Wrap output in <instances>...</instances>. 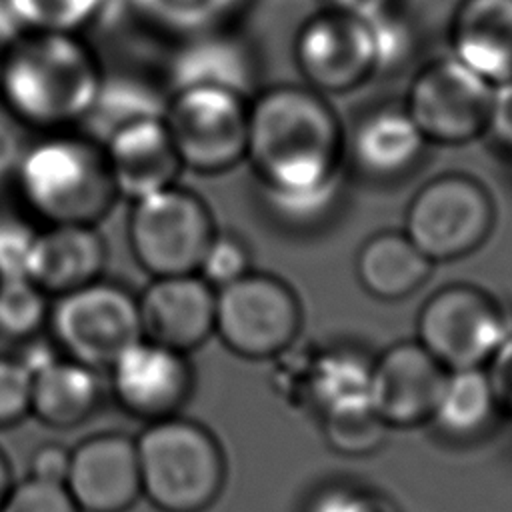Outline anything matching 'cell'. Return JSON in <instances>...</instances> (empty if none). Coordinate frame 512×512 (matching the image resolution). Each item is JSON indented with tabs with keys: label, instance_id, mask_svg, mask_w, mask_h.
Returning <instances> with one entry per match:
<instances>
[{
	"label": "cell",
	"instance_id": "1",
	"mask_svg": "<svg viewBox=\"0 0 512 512\" xmlns=\"http://www.w3.org/2000/svg\"><path fill=\"white\" fill-rule=\"evenodd\" d=\"M344 152V128L324 94L276 84L250 98L246 162L278 216L300 224L326 214L340 192Z\"/></svg>",
	"mask_w": 512,
	"mask_h": 512
},
{
	"label": "cell",
	"instance_id": "2",
	"mask_svg": "<svg viewBox=\"0 0 512 512\" xmlns=\"http://www.w3.org/2000/svg\"><path fill=\"white\" fill-rule=\"evenodd\" d=\"M104 74L82 34L20 30L0 48V104L32 134L82 128Z\"/></svg>",
	"mask_w": 512,
	"mask_h": 512
},
{
	"label": "cell",
	"instance_id": "3",
	"mask_svg": "<svg viewBox=\"0 0 512 512\" xmlns=\"http://www.w3.org/2000/svg\"><path fill=\"white\" fill-rule=\"evenodd\" d=\"M12 180L28 214L44 226H98L120 200L102 142L80 128L30 138Z\"/></svg>",
	"mask_w": 512,
	"mask_h": 512
},
{
	"label": "cell",
	"instance_id": "4",
	"mask_svg": "<svg viewBox=\"0 0 512 512\" xmlns=\"http://www.w3.org/2000/svg\"><path fill=\"white\" fill-rule=\"evenodd\" d=\"M134 440L142 496L160 512H204L222 494L224 450L200 422L176 414L148 422Z\"/></svg>",
	"mask_w": 512,
	"mask_h": 512
},
{
	"label": "cell",
	"instance_id": "5",
	"mask_svg": "<svg viewBox=\"0 0 512 512\" xmlns=\"http://www.w3.org/2000/svg\"><path fill=\"white\" fill-rule=\"evenodd\" d=\"M46 332L60 354L104 374L144 338L138 292L102 276L52 298Z\"/></svg>",
	"mask_w": 512,
	"mask_h": 512
},
{
	"label": "cell",
	"instance_id": "6",
	"mask_svg": "<svg viewBox=\"0 0 512 512\" xmlns=\"http://www.w3.org/2000/svg\"><path fill=\"white\" fill-rule=\"evenodd\" d=\"M496 224L488 188L470 174L428 180L408 202L404 234L432 262H452L480 250Z\"/></svg>",
	"mask_w": 512,
	"mask_h": 512
},
{
	"label": "cell",
	"instance_id": "7",
	"mask_svg": "<svg viewBox=\"0 0 512 512\" xmlns=\"http://www.w3.org/2000/svg\"><path fill=\"white\" fill-rule=\"evenodd\" d=\"M216 232L208 204L180 184L130 204L128 246L150 278L198 274Z\"/></svg>",
	"mask_w": 512,
	"mask_h": 512
},
{
	"label": "cell",
	"instance_id": "8",
	"mask_svg": "<svg viewBox=\"0 0 512 512\" xmlns=\"http://www.w3.org/2000/svg\"><path fill=\"white\" fill-rule=\"evenodd\" d=\"M250 98L210 86L170 90L162 120L184 170L214 176L246 160Z\"/></svg>",
	"mask_w": 512,
	"mask_h": 512
},
{
	"label": "cell",
	"instance_id": "9",
	"mask_svg": "<svg viewBox=\"0 0 512 512\" xmlns=\"http://www.w3.org/2000/svg\"><path fill=\"white\" fill-rule=\"evenodd\" d=\"M300 328V300L274 274L250 270L216 290L214 334L240 358H278L294 346Z\"/></svg>",
	"mask_w": 512,
	"mask_h": 512
},
{
	"label": "cell",
	"instance_id": "10",
	"mask_svg": "<svg viewBox=\"0 0 512 512\" xmlns=\"http://www.w3.org/2000/svg\"><path fill=\"white\" fill-rule=\"evenodd\" d=\"M512 332L500 302L474 284H448L424 300L416 340L446 368H484Z\"/></svg>",
	"mask_w": 512,
	"mask_h": 512
},
{
	"label": "cell",
	"instance_id": "11",
	"mask_svg": "<svg viewBox=\"0 0 512 512\" xmlns=\"http://www.w3.org/2000/svg\"><path fill=\"white\" fill-rule=\"evenodd\" d=\"M494 86L456 58L422 66L402 104L428 144L462 146L486 136Z\"/></svg>",
	"mask_w": 512,
	"mask_h": 512
},
{
	"label": "cell",
	"instance_id": "12",
	"mask_svg": "<svg viewBox=\"0 0 512 512\" xmlns=\"http://www.w3.org/2000/svg\"><path fill=\"white\" fill-rule=\"evenodd\" d=\"M304 84L320 94H348L378 74L368 20L328 10L306 20L294 40Z\"/></svg>",
	"mask_w": 512,
	"mask_h": 512
},
{
	"label": "cell",
	"instance_id": "13",
	"mask_svg": "<svg viewBox=\"0 0 512 512\" xmlns=\"http://www.w3.org/2000/svg\"><path fill=\"white\" fill-rule=\"evenodd\" d=\"M104 374L116 404L146 424L180 414L194 388L188 354L146 338L130 346Z\"/></svg>",
	"mask_w": 512,
	"mask_h": 512
},
{
	"label": "cell",
	"instance_id": "14",
	"mask_svg": "<svg viewBox=\"0 0 512 512\" xmlns=\"http://www.w3.org/2000/svg\"><path fill=\"white\" fill-rule=\"evenodd\" d=\"M448 370L418 342L402 340L370 362L368 398L388 428L430 422Z\"/></svg>",
	"mask_w": 512,
	"mask_h": 512
},
{
	"label": "cell",
	"instance_id": "15",
	"mask_svg": "<svg viewBox=\"0 0 512 512\" xmlns=\"http://www.w3.org/2000/svg\"><path fill=\"white\" fill-rule=\"evenodd\" d=\"M66 490L82 512H126L142 496L136 440L100 432L70 448Z\"/></svg>",
	"mask_w": 512,
	"mask_h": 512
},
{
	"label": "cell",
	"instance_id": "16",
	"mask_svg": "<svg viewBox=\"0 0 512 512\" xmlns=\"http://www.w3.org/2000/svg\"><path fill=\"white\" fill-rule=\"evenodd\" d=\"M142 336L190 354L214 334L216 290L198 274L152 278L138 292Z\"/></svg>",
	"mask_w": 512,
	"mask_h": 512
},
{
	"label": "cell",
	"instance_id": "17",
	"mask_svg": "<svg viewBox=\"0 0 512 512\" xmlns=\"http://www.w3.org/2000/svg\"><path fill=\"white\" fill-rule=\"evenodd\" d=\"M26 344L30 350L20 358L32 370L30 416L58 430L90 420L106 392L102 372L60 354L50 338L44 348L34 346V340Z\"/></svg>",
	"mask_w": 512,
	"mask_h": 512
},
{
	"label": "cell",
	"instance_id": "18",
	"mask_svg": "<svg viewBox=\"0 0 512 512\" xmlns=\"http://www.w3.org/2000/svg\"><path fill=\"white\" fill-rule=\"evenodd\" d=\"M100 142L120 200L132 204L178 184L184 168L162 116L126 122Z\"/></svg>",
	"mask_w": 512,
	"mask_h": 512
},
{
	"label": "cell",
	"instance_id": "19",
	"mask_svg": "<svg viewBox=\"0 0 512 512\" xmlns=\"http://www.w3.org/2000/svg\"><path fill=\"white\" fill-rule=\"evenodd\" d=\"M108 246L98 226L46 224L36 230L26 276L50 298L104 276Z\"/></svg>",
	"mask_w": 512,
	"mask_h": 512
},
{
	"label": "cell",
	"instance_id": "20",
	"mask_svg": "<svg viewBox=\"0 0 512 512\" xmlns=\"http://www.w3.org/2000/svg\"><path fill=\"white\" fill-rule=\"evenodd\" d=\"M448 44L452 58L492 86L512 80V0H462Z\"/></svg>",
	"mask_w": 512,
	"mask_h": 512
},
{
	"label": "cell",
	"instance_id": "21",
	"mask_svg": "<svg viewBox=\"0 0 512 512\" xmlns=\"http://www.w3.org/2000/svg\"><path fill=\"white\" fill-rule=\"evenodd\" d=\"M166 74L170 90L210 86L246 98L254 96L258 76L256 60L248 44L228 34L224 28L178 42Z\"/></svg>",
	"mask_w": 512,
	"mask_h": 512
},
{
	"label": "cell",
	"instance_id": "22",
	"mask_svg": "<svg viewBox=\"0 0 512 512\" xmlns=\"http://www.w3.org/2000/svg\"><path fill=\"white\" fill-rule=\"evenodd\" d=\"M426 144L404 106L386 104L368 110L354 124L346 150L362 174L394 180L414 170Z\"/></svg>",
	"mask_w": 512,
	"mask_h": 512
},
{
	"label": "cell",
	"instance_id": "23",
	"mask_svg": "<svg viewBox=\"0 0 512 512\" xmlns=\"http://www.w3.org/2000/svg\"><path fill=\"white\" fill-rule=\"evenodd\" d=\"M354 270L364 292L394 302L418 292L430 278L434 264L404 230H384L360 246Z\"/></svg>",
	"mask_w": 512,
	"mask_h": 512
},
{
	"label": "cell",
	"instance_id": "24",
	"mask_svg": "<svg viewBox=\"0 0 512 512\" xmlns=\"http://www.w3.org/2000/svg\"><path fill=\"white\" fill-rule=\"evenodd\" d=\"M370 362L350 350H328L304 364L300 378H292L290 396L316 416L324 410L368 396Z\"/></svg>",
	"mask_w": 512,
	"mask_h": 512
},
{
	"label": "cell",
	"instance_id": "25",
	"mask_svg": "<svg viewBox=\"0 0 512 512\" xmlns=\"http://www.w3.org/2000/svg\"><path fill=\"white\" fill-rule=\"evenodd\" d=\"M498 406L484 368L448 370L430 422L452 440L478 436L496 416Z\"/></svg>",
	"mask_w": 512,
	"mask_h": 512
},
{
	"label": "cell",
	"instance_id": "26",
	"mask_svg": "<svg viewBox=\"0 0 512 512\" xmlns=\"http://www.w3.org/2000/svg\"><path fill=\"white\" fill-rule=\"evenodd\" d=\"M244 0H126L130 14L150 32L176 44L222 30Z\"/></svg>",
	"mask_w": 512,
	"mask_h": 512
},
{
	"label": "cell",
	"instance_id": "27",
	"mask_svg": "<svg viewBox=\"0 0 512 512\" xmlns=\"http://www.w3.org/2000/svg\"><path fill=\"white\" fill-rule=\"evenodd\" d=\"M318 420L328 446L344 456L372 454L382 446L388 430L368 396L336 404L318 414Z\"/></svg>",
	"mask_w": 512,
	"mask_h": 512
},
{
	"label": "cell",
	"instance_id": "28",
	"mask_svg": "<svg viewBox=\"0 0 512 512\" xmlns=\"http://www.w3.org/2000/svg\"><path fill=\"white\" fill-rule=\"evenodd\" d=\"M52 298L28 276L0 278V338L26 344L48 326Z\"/></svg>",
	"mask_w": 512,
	"mask_h": 512
},
{
	"label": "cell",
	"instance_id": "29",
	"mask_svg": "<svg viewBox=\"0 0 512 512\" xmlns=\"http://www.w3.org/2000/svg\"><path fill=\"white\" fill-rule=\"evenodd\" d=\"M16 30L82 34L108 6V0H6Z\"/></svg>",
	"mask_w": 512,
	"mask_h": 512
},
{
	"label": "cell",
	"instance_id": "30",
	"mask_svg": "<svg viewBox=\"0 0 512 512\" xmlns=\"http://www.w3.org/2000/svg\"><path fill=\"white\" fill-rule=\"evenodd\" d=\"M250 272V254L246 244L228 232H216L208 244L198 268V276L204 278L214 290L242 278Z\"/></svg>",
	"mask_w": 512,
	"mask_h": 512
},
{
	"label": "cell",
	"instance_id": "31",
	"mask_svg": "<svg viewBox=\"0 0 512 512\" xmlns=\"http://www.w3.org/2000/svg\"><path fill=\"white\" fill-rule=\"evenodd\" d=\"M32 370L20 356L0 354V428L20 424L30 416Z\"/></svg>",
	"mask_w": 512,
	"mask_h": 512
},
{
	"label": "cell",
	"instance_id": "32",
	"mask_svg": "<svg viewBox=\"0 0 512 512\" xmlns=\"http://www.w3.org/2000/svg\"><path fill=\"white\" fill-rule=\"evenodd\" d=\"M0 512H82L64 484L32 476L14 482Z\"/></svg>",
	"mask_w": 512,
	"mask_h": 512
},
{
	"label": "cell",
	"instance_id": "33",
	"mask_svg": "<svg viewBox=\"0 0 512 512\" xmlns=\"http://www.w3.org/2000/svg\"><path fill=\"white\" fill-rule=\"evenodd\" d=\"M368 24L376 50L378 74L402 66L410 58L414 48V34L410 26L394 16L390 10L376 18H370Z\"/></svg>",
	"mask_w": 512,
	"mask_h": 512
},
{
	"label": "cell",
	"instance_id": "34",
	"mask_svg": "<svg viewBox=\"0 0 512 512\" xmlns=\"http://www.w3.org/2000/svg\"><path fill=\"white\" fill-rule=\"evenodd\" d=\"M304 512H392V506L372 488L354 482H336L320 488Z\"/></svg>",
	"mask_w": 512,
	"mask_h": 512
},
{
	"label": "cell",
	"instance_id": "35",
	"mask_svg": "<svg viewBox=\"0 0 512 512\" xmlns=\"http://www.w3.org/2000/svg\"><path fill=\"white\" fill-rule=\"evenodd\" d=\"M36 228L22 218H0V278L26 276Z\"/></svg>",
	"mask_w": 512,
	"mask_h": 512
},
{
	"label": "cell",
	"instance_id": "36",
	"mask_svg": "<svg viewBox=\"0 0 512 512\" xmlns=\"http://www.w3.org/2000/svg\"><path fill=\"white\" fill-rule=\"evenodd\" d=\"M484 370L492 386L498 412H504L512 418V332L492 354Z\"/></svg>",
	"mask_w": 512,
	"mask_h": 512
},
{
	"label": "cell",
	"instance_id": "37",
	"mask_svg": "<svg viewBox=\"0 0 512 512\" xmlns=\"http://www.w3.org/2000/svg\"><path fill=\"white\" fill-rule=\"evenodd\" d=\"M68 466H70V448L56 442H46L32 452L28 460V476L46 480V482L64 484Z\"/></svg>",
	"mask_w": 512,
	"mask_h": 512
},
{
	"label": "cell",
	"instance_id": "38",
	"mask_svg": "<svg viewBox=\"0 0 512 512\" xmlns=\"http://www.w3.org/2000/svg\"><path fill=\"white\" fill-rule=\"evenodd\" d=\"M486 136L512 152V80L494 86Z\"/></svg>",
	"mask_w": 512,
	"mask_h": 512
},
{
	"label": "cell",
	"instance_id": "39",
	"mask_svg": "<svg viewBox=\"0 0 512 512\" xmlns=\"http://www.w3.org/2000/svg\"><path fill=\"white\" fill-rule=\"evenodd\" d=\"M26 130L6 112L0 104V176L14 172L28 140L22 136Z\"/></svg>",
	"mask_w": 512,
	"mask_h": 512
},
{
	"label": "cell",
	"instance_id": "40",
	"mask_svg": "<svg viewBox=\"0 0 512 512\" xmlns=\"http://www.w3.org/2000/svg\"><path fill=\"white\" fill-rule=\"evenodd\" d=\"M330 2H332V10H338L362 20H370L388 12L392 4V0H330Z\"/></svg>",
	"mask_w": 512,
	"mask_h": 512
},
{
	"label": "cell",
	"instance_id": "41",
	"mask_svg": "<svg viewBox=\"0 0 512 512\" xmlns=\"http://www.w3.org/2000/svg\"><path fill=\"white\" fill-rule=\"evenodd\" d=\"M14 482L16 480H14V474H12V466H10L6 454L0 448V506L4 504V500H6L8 492L12 490Z\"/></svg>",
	"mask_w": 512,
	"mask_h": 512
},
{
	"label": "cell",
	"instance_id": "42",
	"mask_svg": "<svg viewBox=\"0 0 512 512\" xmlns=\"http://www.w3.org/2000/svg\"><path fill=\"white\" fill-rule=\"evenodd\" d=\"M16 26L12 22V16L8 12V6H6V0H0V48L16 34Z\"/></svg>",
	"mask_w": 512,
	"mask_h": 512
}]
</instances>
